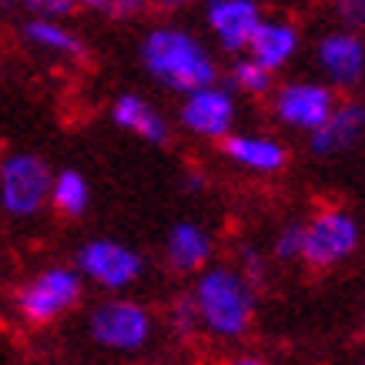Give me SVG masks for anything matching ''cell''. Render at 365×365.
Wrapping results in <instances>:
<instances>
[{
  "label": "cell",
  "mask_w": 365,
  "mask_h": 365,
  "mask_svg": "<svg viewBox=\"0 0 365 365\" xmlns=\"http://www.w3.org/2000/svg\"><path fill=\"white\" fill-rule=\"evenodd\" d=\"M111 121L114 128H121L124 134H131V138H138L144 144L171 141V121L158 111V104H151L144 94H134V91H124V94L114 98Z\"/></svg>",
  "instance_id": "16"
},
{
  "label": "cell",
  "mask_w": 365,
  "mask_h": 365,
  "mask_svg": "<svg viewBox=\"0 0 365 365\" xmlns=\"http://www.w3.org/2000/svg\"><path fill=\"white\" fill-rule=\"evenodd\" d=\"M24 41L34 51L54 57V61H84L88 57V47L81 41V34L74 27H67L64 21L31 17V21L24 24Z\"/></svg>",
  "instance_id": "17"
},
{
  "label": "cell",
  "mask_w": 365,
  "mask_h": 365,
  "mask_svg": "<svg viewBox=\"0 0 365 365\" xmlns=\"http://www.w3.org/2000/svg\"><path fill=\"white\" fill-rule=\"evenodd\" d=\"M17 0H0V11H7V7H14Z\"/></svg>",
  "instance_id": "29"
},
{
  "label": "cell",
  "mask_w": 365,
  "mask_h": 365,
  "mask_svg": "<svg viewBox=\"0 0 365 365\" xmlns=\"http://www.w3.org/2000/svg\"><path fill=\"white\" fill-rule=\"evenodd\" d=\"M198 7L208 44L228 57L245 54L255 31L268 17L262 0H201Z\"/></svg>",
  "instance_id": "11"
},
{
  "label": "cell",
  "mask_w": 365,
  "mask_h": 365,
  "mask_svg": "<svg viewBox=\"0 0 365 365\" xmlns=\"http://www.w3.org/2000/svg\"><path fill=\"white\" fill-rule=\"evenodd\" d=\"M235 265L242 268L245 275L252 278L255 285L262 288V282H265V252L258 248V245H252V242H245V245H238V255H235Z\"/></svg>",
  "instance_id": "23"
},
{
  "label": "cell",
  "mask_w": 365,
  "mask_h": 365,
  "mask_svg": "<svg viewBox=\"0 0 365 365\" xmlns=\"http://www.w3.org/2000/svg\"><path fill=\"white\" fill-rule=\"evenodd\" d=\"M275 74H268L262 64H255L248 54H238L232 57L228 64V74H225V84L238 94V98H248V101H268L272 88H275Z\"/></svg>",
  "instance_id": "19"
},
{
  "label": "cell",
  "mask_w": 365,
  "mask_h": 365,
  "mask_svg": "<svg viewBox=\"0 0 365 365\" xmlns=\"http://www.w3.org/2000/svg\"><path fill=\"white\" fill-rule=\"evenodd\" d=\"M54 171L37 151H7L0 158V211L14 222H31L51 208Z\"/></svg>",
  "instance_id": "6"
},
{
  "label": "cell",
  "mask_w": 365,
  "mask_h": 365,
  "mask_svg": "<svg viewBox=\"0 0 365 365\" xmlns=\"http://www.w3.org/2000/svg\"><path fill=\"white\" fill-rule=\"evenodd\" d=\"M312 67L335 94H349L365 84V34L329 27L312 44Z\"/></svg>",
  "instance_id": "10"
},
{
  "label": "cell",
  "mask_w": 365,
  "mask_h": 365,
  "mask_svg": "<svg viewBox=\"0 0 365 365\" xmlns=\"http://www.w3.org/2000/svg\"><path fill=\"white\" fill-rule=\"evenodd\" d=\"M188 299L195 305L198 335L218 345L245 342L258 319V285L235 262H211L191 278Z\"/></svg>",
  "instance_id": "1"
},
{
  "label": "cell",
  "mask_w": 365,
  "mask_h": 365,
  "mask_svg": "<svg viewBox=\"0 0 365 365\" xmlns=\"http://www.w3.org/2000/svg\"><path fill=\"white\" fill-rule=\"evenodd\" d=\"M74 4L84 7V11L104 14L111 21H138V17H144L151 11L155 0H74Z\"/></svg>",
  "instance_id": "21"
},
{
  "label": "cell",
  "mask_w": 365,
  "mask_h": 365,
  "mask_svg": "<svg viewBox=\"0 0 365 365\" xmlns=\"http://www.w3.org/2000/svg\"><path fill=\"white\" fill-rule=\"evenodd\" d=\"M21 4L31 11V17H47V21H67L78 11L74 0H21Z\"/></svg>",
  "instance_id": "25"
},
{
  "label": "cell",
  "mask_w": 365,
  "mask_h": 365,
  "mask_svg": "<svg viewBox=\"0 0 365 365\" xmlns=\"http://www.w3.org/2000/svg\"><path fill=\"white\" fill-rule=\"evenodd\" d=\"M222 365H272V362L258 352H235V355H228Z\"/></svg>",
  "instance_id": "26"
},
{
  "label": "cell",
  "mask_w": 365,
  "mask_h": 365,
  "mask_svg": "<svg viewBox=\"0 0 365 365\" xmlns=\"http://www.w3.org/2000/svg\"><path fill=\"white\" fill-rule=\"evenodd\" d=\"M185 181H188V191H201V175H188Z\"/></svg>",
  "instance_id": "28"
},
{
  "label": "cell",
  "mask_w": 365,
  "mask_h": 365,
  "mask_svg": "<svg viewBox=\"0 0 365 365\" xmlns=\"http://www.w3.org/2000/svg\"><path fill=\"white\" fill-rule=\"evenodd\" d=\"M158 315L131 295H108L88 312V339L101 352L138 355L155 342Z\"/></svg>",
  "instance_id": "3"
},
{
  "label": "cell",
  "mask_w": 365,
  "mask_h": 365,
  "mask_svg": "<svg viewBox=\"0 0 365 365\" xmlns=\"http://www.w3.org/2000/svg\"><path fill=\"white\" fill-rule=\"evenodd\" d=\"M302 265L312 272H332L352 262L362 248V222L352 208L345 205H322L302 218Z\"/></svg>",
  "instance_id": "4"
},
{
  "label": "cell",
  "mask_w": 365,
  "mask_h": 365,
  "mask_svg": "<svg viewBox=\"0 0 365 365\" xmlns=\"http://www.w3.org/2000/svg\"><path fill=\"white\" fill-rule=\"evenodd\" d=\"M84 278L74 265H47L34 272L14 295V309L24 325L31 329H47L74 312L84 299Z\"/></svg>",
  "instance_id": "5"
},
{
  "label": "cell",
  "mask_w": 365,
  "mask_h": 365,
  "mask_svg": "<svg viewBox=\"0 0 365 365\" xmlns=\"http://www.w3.org/2000/svg\"><path fill=\"white\" fill-rule=\"evenodd\" d=\"M238 114H242V98L225 81L178 98V128L195 141L222 144L232 131H238Z\"/></svg>",
  "instance_id": "9"
},
{
  "label": "cell",
  "mask_w": 365,
  "mask_h": 365,
  "mask_svg": "<svg viewBox=\"0 0 365 365\" xmlns=\"http://www.w3.org/2000/svg\"><path fill=\"white\" fill-rule=\"evenodd\" d=\"M362 141H365V98H339V104L325 118V124L305 138V148L319 161H339V158L352 155Z\"/></svg>",
  "instance_id": "13"
},
{
  "label": "cell",
  "mask_w": 365,
  "mask_h": 365,
  "mask_svg": "<svg viewBox=\"0 0 365 365\" xmlns=\"http://www.w3.org/2000/svg\"><path fill=\"white\" fill-rule=\"evenodd\" d=\"M265 104L275 128L309 138L332 114V108L339 104V94L322 78H285L275 81V88H272Z\"/></svg>",
  "instance_id": "7"
},
{
  "label": "cell",
  "mask_w": 365,
  "mask_h": 365,
  "mask_svg": "<svg viewBox=\"0 0 365 365\" xmlns=\"http://www.w3.org/2000/svg\"><path fill=\"white\" fill-rule=\"evenodd\" d=\"M305 51V37L302 27L292 17H265L262 27L255 31L252 44L245 54L252 57L255 64H262L268 74H285L288 67L295 64Z\"/></svg>",
  "instance_id": "15"
},
{
  "label": "cell",
  "mask_w": 365,
  "mask_h": 365,
  "mask_svg": "<svg viewBox=\"0 0 365 365\" xmlns=\"http://www.w3.org/2000/svg\"><path fill=\"white\" fill-rule=\"evenodd\" d=\"M362 365H365V362H362Z\"/></svg>",
  "instance_id": "30"
},
{
  "label": "cell",
  "mask_w": 365,
  "mask_h": 365,
  "mask_svg": "<svg viewBox=\"0 0 365 365\" xmlns=\"http://www.w3.org/2000/svg\"><path fill=\"white\" fill-rule=\"evenodd\" d=\"M138 61L158 88L178 98L222 81V64H218L215 47L198 31L175 21L155 24L144 31L141 44H138Z\"/></svg>",
  "instance_id": "2"
},
{
  "label": "cell",
  "mask_w": 365,
  "mask_h": 365,
  "mask_svg": "<svg viewBox=\"0 0 365 365\" xmlns=\"http://www.w3.org/2000/svg\"><path fill=\"white\" fill-rule=\"evenodd\" d=\"M91 181L84 171L78 168H61L54 171V185H51V208L61 215V218H71L78 222L84 218L91 208Z\"/></svg>",
  "instance_id": "18"
},
{
  "label": "cell",
  "mask_w": 365,
  "mask_h": 365,
  "mask_svg": "<svg viewBox=\"0 0 365 365\" xmlns=\"http://www.w3.org/2000/svg\"><path fill=\"white\" fill-rule=\"evenodd\" d=\"M71 265L81 272V278L88 285L108 292V295H124L128 288H134L144 278V255L128 242L118 238H91L78 248Z\"/></svg>",
  "instance_id": "8"
},
{
  "label": "cell",
  "mask_w": 365,
  "mask_h": 365,
  "mask_svg": "<svg viewBox=\"0 0 365 365\" xmlns=\"http://www.w3.org/2000/svg\"><path fill=\"white\" fill-rule=\"evenodd\" d=\"M195 4H201V0H155V7L165 14H181L188 7H195Z\"/></svg>",
  "instance_id": "27"
},
{
  "label": "cell",
  "mask_w": 365,
  "mask_h": 365,
  "mask_svg": "<svg viewBox=\"0 0 365 365\" xmlns=\"http://www.w3.org/2000/svg\"><path fill=\"white\" fill-rule=\"evenodd\" d=\"M302 235H305V222L302 218H288L272 232V242H268V255L282 262V265H292V262H302Z\"/></svg>",
  "instance_id": "20"
},
{
  "label": "cell",
  "mask_w": 365,
  "mask_h": 365,
  "mask_svg": "<svg viewBox=\"0 0 365 365\" xmlns=\"http://www.w3.org/2000/svg\"><path fill=\"white\" fill-rule=\"evenodd\" d=\"M332 17L339 27L365 34V0H332Z\"/></svg>",
  "instance_id": "24"
},
{
  "label": "cell",
  "mask_w": 365,
  "mask_h": 365,
  "mask_svg": "<svg viewBox=\"0 0 365 365\" xmlns=\"http://www.w3.org/2000/svg\"><path fill=\"white\" fill-rule=\"evenodd\" d=\"M215 252H218L215 232L208 225L195 222V218L175 222L165 235V245H161L165 268L171 275H185V278H195L198 272H205L215 262Z\"/></svg>",
  "instance_id": "14"
},
{
  "label": "cell",
  "mask_w": 365,
  "mask_h": 365,
  "mask_svg": "<svg viewBox=\"0 0 365 365\" xmlns=\"http://www.w3.org/2000/svg\"><path fill=\"white\" fill-rule=\"evenodd\" d=\"M168 325H171L178 335H185V339H188V335H198V319H195V305H191L188 292L171 302V309H168Z\"/></svg>",
  "instance_id": "22"
},
{
  "label": "cell",
  "mask_w": 365,
  "mask_h": 365,
  "mask_svg": "<svg viewBox=\"0 0 365 365\" xmlns=\"http://www.w3.org/2000/svg\"><path fill=\"white\" fill-rule=\"evenodd\" d=\"M218 148L225 161L248 178H278L292 165V148L272 131H232Z\"/></svg>",
  "instance_id": "12"
}]
</instances>
